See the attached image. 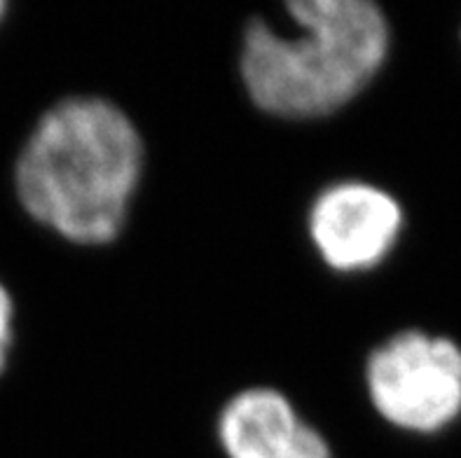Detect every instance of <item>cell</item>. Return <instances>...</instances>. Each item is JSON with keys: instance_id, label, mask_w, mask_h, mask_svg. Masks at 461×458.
Wrapping results in <instances>:
<instances>
[{"instance_id": "1", "label": "cell", "mask_w": 461, "mask_h": 458, "mask_svg": "<svg viewBox=\"0 0 461 458\" xmlns=\"http://www.w3.org/2000/svg\"><path fill=\"white\" fill-rule=\"evenodd\" d=\"M143 174L139 129L115 103L64 99L41 117L17 162V194L35 220L76 244L120 234Z\"/></svg>"}, {"instance_id": "3", "label": "cell", "mask_w": 461, "mask_h": 458, "mask_svg": "<svg viewBox=\"0 0 461 458\" xmlns=\"http://www.w3.org/2000/svg\"><path fill=\"white\" fill-rule=\"evenodd\" d=\"M366 383L389 424L436 433L461 412V348L445 337L398 332L370 354Z\"/></svg>"}, {"instance_id": "2", "label": "cell", "mask_w": 461, "mask_h": 458, "mask_svg": "<svg viewBox=\"0 0 461 458\" xmlns=\"http://www.w3.org/2000/svg\"><path fill=\"white\" fill-rule=\"evenodd\" d=\"M293 33L253 19L241 40V82L260 111L312 120L368 87L389 54V23L370 0H295Z\"/></svg>"}, {"instance_id": "6", "label": "cell", "mask_w": 461, "mask_h": 458, "mask_svg": "<svg viewBox=\"0 0 461 458\" xmlns=\"http://www.w3.org/2000/svg\"><path fill=\"white\" fill-rule=\"evenodd\" d=\"M12 319H14V307H12V297L0 285V372L7 363V354L12 346Z\"/></svg>"}, {"instance_id": "7", "label": "cell", "mask_w": 461, "mask_h": 458, "mask_svg": "<svg viewBox=\"0 0 461 458\" xmlns=\"http://www.w3.org/2000/svg\"><path fill=\"white\" fill-rule=\"evenodd\" d=\"M3 12H5V5H3V3H0V14H3Z\"/></svg>"}, {"instance_id": "4", "label": "cell", "mask_w": 461, "mask_h": 458, "mask_svg": "<svg viewBox=\"0 0 461 458\" xmlns=\"http://www.w3.org/2000/svg\"><path fill=\"white\" fill-rule=\"evenodd\" d=\"M403 211L389 192L345 180L314 199L307 229L328 267L342 274L368 272L380 265L396 244Z\"/></svg>"}, {"instance_id": "5", "label": "cell", "mask_w": 461, "mask_h": 458, "mask_svg": "<svg viewBox=\"0 0 461 458\" xmlns=\"http://www.w3.org/2000/svg\"><path fill=\"white\" fill-rule=\"evenodd\" d=\"M218 437L228 458H330L326 437L276 389H246L222 407Z\"/></svg>"}]
</instances>
